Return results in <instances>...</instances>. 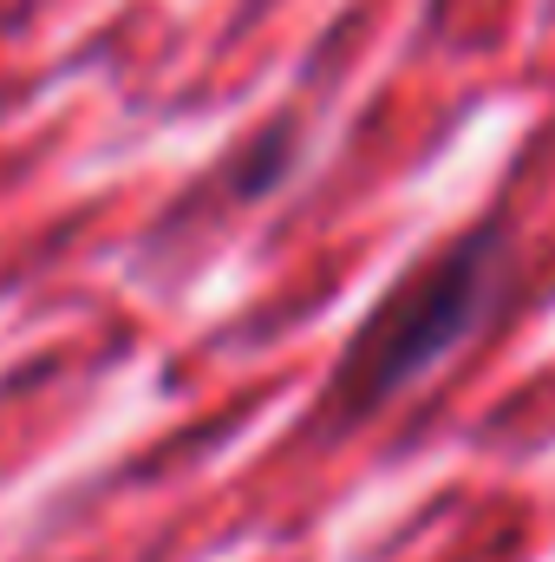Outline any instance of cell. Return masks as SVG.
<instances>
[{
	"mask_svg": "<svg viewBox=\"0 0 555 562\" xmlns=\"http://www.w3.org/2000/svg\"><path fill=\"white\" fill-rule=\"evenodd\" d=\"M510 269H517L510 229L477 223L451 236L431 262H418L406 281H393L333 367V413L373 419L418 380H431L457 347L484 334V321L510 294Z\"/></svg>",
	"mask_w": 555,
	"mask_h": 562,
	"instance_id": "1",
	"label": "cell"
}]
</instances>
